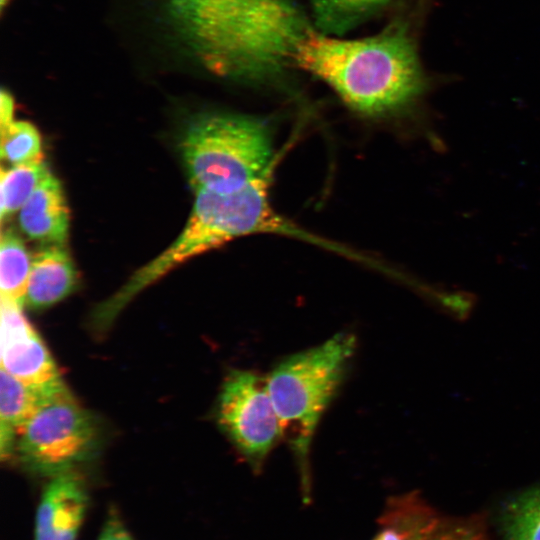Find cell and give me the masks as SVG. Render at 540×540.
<instances>
[{
	"label": "cell",
	"instance_id": "9a60e30c",
	"mask_svg": "<svg viewBox=\"0 0 540 540\" xmlns=\"http://www.w3.org/2000/svg\"><path fill=\"white\" fill-rule=\"evenodd\" d=\"M32 265V257L21 237L12 229L1 234L0 288L1 297L23 307Z\"/></svg>",
	"mask_w": 540,
	"mask_h": 540
},
{
	"label": "cell",
	"instance_id": "ba28073f",
	"mask_svg": "<svg viewBox=\"0 0 540 540\" xmlns=\"http://www.w3.org/2000/svg\"><path fill=\"white\" fill-rule=\"evenodd\" d=\"M18 303L1 297V368L27 385L63 381L45 343Z\"/></svg>",
	"mask_w": 540,
	"mask_h": 540
},
{
	"label": "cell",
	"instance_id": "ffe728a7",
	"mask_svg": "<svg viewBox=\"0 0 540 540\" xmlns=\"http://www.w3.org/2000/svg\"><path fill=\"white\" fill-rule=\"evenodd\" d=\"M97 540H133L121 520L114 514L107 519Z\"/></svg>",
	"mask_w": 540,
	"mask_h": 540
},
{
	"label": "cell",
	"instance_id": "52a82bcc",
	"mask_svg": "<svg viewBox=\"0 0 540 540\" xmlns=\"http://www.w3.org/2000/svg\"><path fill=\"white\" fill-rule=\"evenodd\" d=\"M216 421L233 447L256 472L282 438L280 420L266 377L245 369H231L221 386Z\"/></svg>",
	"mask_w": 540,
	"mask_h": 540
},
{
	"label": "cell",
	"instance_id": "7c38bea8",
	"mask_svg": "<svg viewBox=\"0 0 540 540\" xmlns=\"http://www.w3.org/2000/svg\"><path fill=\"white\" fill-rule=\"evenodd\" d=\"M67 387L63 381L48 385H27L1 368L0 452L2 460L14 455L20 428L49 397Z\"/></svg>",
	"mask_w": 540,
	"mask_h": 540
},
{
	"label": "cell",
	"instance_id": "8fae6325",
	"mask_svg": "<svg viewBox=\"0 0 540 540\" xmlns=\"http://www.w3.org/2000/svg\"><path fill=\"white\" fill-rule=\"evenodd\" d=\"M21 230L43 245H64L69 211L60 181L51 173L36 187L19 210Z\"/></svg>",
	"mask_w": 540,
	"mask_h": 540
},
{
	"label": "cell",
	"instance_id": "9c48e42d",
	"mask_svg": "<svg viewBox=\"0 0 540 540\" xmlns=\"http://www.w3.org/2000/svg\"><path fill=\"white\" fill-rule=\"evenodd\" d=\"M87 505L80 475L69 470L53 476L37 508L34 540H76Z\"/></svg>",
	"mask_w": 540,
	"mask_h": 540
},
{
	"label": "cell",
	"instance_id": "277c9868",
	"mask_svg": "<svg viewBox=\"0 0 540 540\" xmlns=\"http://www.w3.org/2000/svg\"><path fill=\"white\" fill-rule=\"evenodd\" d=\"M355 348V336L340 332L289 355L266 376L282 438L296 460L305 497L310 492L309 458L316 428L342 385Z\"/></svg>",
	"mask_w": 540,
	"mask_h": 540
},
{
	"label": "cell",
	"instance_id": "e0dca14e",
	"mask_svg": "<svg viewBox=\"0 0 540 540\" xmlns=\"http://www.w3.org/2000/svg\"><path fill=\"white\" fill-rule=\"evenodd\" d=\"M504 540H540V484L514 496L502 516Z\"/></svg>",
	"mask_w": 540,
	"mask_h": 540
},
{
	"label": "cell",
	"instance_id": "44dd1931",
	"mask_svg": "<svg viewBox=\"0 0 540 540\" xmlns=\"http://www.w3.org/2000/svg\"><path fill=\"white\" fill-rule=\"evenodd\" d=\"M14 99L12 95L5 89L1 90L0 95V120L1 129L7 127L14 121Z\"/></svg>",
	"mask_w": 540,
	"mask_h": 540
},
{
	"label": "cell",
	"instance_id": "ac0fdd59",
	"mask_svg": "<svg viewBox=\"0 0 540 540\" xmlns=\"http://www.w3.org/2000/svg\"><path fill=\"white\" fill-rule=\"evenodd\" d=\"M41 137L28 121H13L1 129V158L13 165L43 159Z\"/></svg>",
	"mask_w": 540,
	"mask_h": 540
},
{
	"label": "cell",
	"instance_id": "5bb4252c",
	"mask_svg": "<svg viewBox=\"0 0 540 540\" xmlns=\"http://www.w3.org/2000/svg\"><path fill=\"white\" fill-rule=\"evenodd\" d=\"M393 0H309L314 23L318 30L341 35Z\"/></svg>",
	"mask_w": 540,
	"mask_h": 540
},
{
	"label": "cell",
	"instance_id": "3957f363",
	"mask_svg": "<svg viewBox=\"0 0 540 540\" xmlns=\"http://www.w3.org/2000/svg\"><path fill=\"white\" fill-rule=\"evenodd\" d=\"M273 173L231 193L198 191L190 217L178 238L137 270L91 316L96 332L106 331L121 310L143 289L192 257L240 237L271 233L297 237L300 228L279 214L269 195Z\"/></svg>",
	"mask_w": 540,
	"mask_h": 540
},
{
	"label": "cell",
	"instance_id": "30bf717a",
	"mask_svg": "<svg viewBox=\"0 0 540 540\" xmlns=\"http://www.w3.org/2000/svg\"><path fill=\"white\" fill-rule=\"evenodd\" d=\"M77 284L78 273L64 245H43L32 256L25 304L34 310L48 308L70 295Z\"/></svg>",
	"mask_w": 540,
	"mask_h": 540
},
{
	"label": "cell",
	"instance_id": "4fadbf2b",
	"mask_svg": "<svg viewBox=\"0 0 540 540\" xmlns=\"http://www.w3.org/2000/svg\"><path fill=\"white\" fill-rule=\"evenodd\" d=\"M385 527L373 540H429L441 522L416 495L393 500Z\"/></svg>",
	"mask_w": 540,
	"mask_h": 540
},
{
	"label": "cell",
	"instance_id": "7402d4cb",
	"mask_svg": "<svg viewBox=\"0 0 540 540\" xmlns=\"http://www.w3.org/2000/svg\"><path fill=\"white\" fill-rule=\"evenodd\" d=\"M10 0H0L1 9L3 10Z\"/></svg>",
	"mask_w": 540,
	"mask_h": 540
},
{
	"label": "cell",
	"instance_id": "2e32d148",
	"mask_svg": "<svg viewBox=\"0 0 540 540\" xmlns=\"http://www.w3.org/2000/svg\"><path fill=\"white\" fill-rule=\"evenodd\" d=\"M43 159L1 168V219L20 210L36 187L50 174Z\"/></svg>",
	"mask_w": 540,
	"mask_h": 540
},
{
	"label": "cell",
	"instance_id": "8992f818",
	"mask_svg": "<svg viewBox=\"0 0 540 540\" xmlns=\"http://www.w3.org/2000/svg\"><path fill=\"white\" fill-rule=\"evenodd\" d=\"M98 446L95 418L65 387L45 400L20 428L14 454L26 469L53 477L88 460Z\"/></svg>",
	"mask_w": 540,
	"mask_h": 540
},
{
	"label": "cell",
	"instance_id": "d6986e66",
	"mask_svg": "<svg viewBox=\"0 0 540 540\" xmlns=\"http://www.w3.org/2000/svg\"><path fill=\"white\" fill-rule=\"evenodd\" d=\"M429 540H483L480 532L468 524L440 526Z\"/></svg>",
	"mask_w": 540,
	"mask_h": 540
},
{
	"label": "cell",
	"instance_id": "7a4b0ae2",
	"mask_svg": "<svg viewBox=\"0 0 540 540\" xmlns=\"http://www.w3.org/2000/svg\"><path fill=\"white\" fill-rule=\"evenodd\" d=\"M293 64L366 116L400 112L415 103L426 87L414 42L400 22L351 39L312 27L298 43Z\"/></svg>",
	"mask_w": 540,
	"mask_h": 540
},
{
	"label": "cell",
	"instance_id": "5b68a950",
	"mask_svg": "<svg viewBox=\"0 0 540 540\" xmlns=\"http://www.w3.org/2000/svg\"><path fill=\"white\" fill-rule=\"evenodd\" d=\"M179 146L195 192L238 191L272 173L277 161L269 125L246 114H198Z\"/></svg>",
	"mask_w": 540,
	"mask_h": 540
},
{
	"label": "cell",
	"instance_id": "6da1fadb",
	"mask_svg": "<svg viewBox=\"0 0 540 540\" xmlns=\"http://www.w3.org/2000/svg\"><path fill=\"white\" fill-rule=\"evenodd\" d=\"M176 45L211 74L265 83L291 67L310 30L295 0H158Z\"/></svg>",
	"mask_w": 540,
	"mask_h": 540
}]
</instances>
